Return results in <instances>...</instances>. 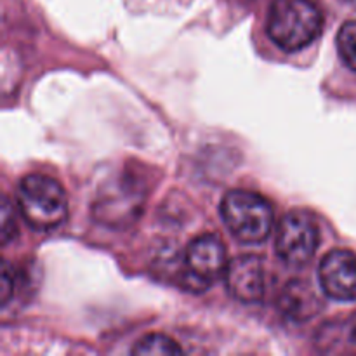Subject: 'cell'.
I'll return each instance as SVG.
<instances>
[{"label": "cell", "instance_id": "14", "mask_svg": "<svg viewBox=\"0 0 356 356\" xmlns=\"http://www.w3.org/2000/svg\"><path fill=\"white\" fill-rule=\"evenodd\" d=\"M348 334H350V339L356 344V313L353 318L350 320V327H348Z\"/></svg>", "mask_w": 356, "mask_h": 356}, {"label": "cell", "instance_id": "6", "mask_svg": "<svg viewBox=\"0 0 356 356\" xmlns=\"http://www.w3.org/2000/svg\"><path fill=\"white\" fill-rule=\"evenodd\" d=\"M320 287L334 301H356V254L332 250L325 254L318 268Z\"/></svg>", "mask_w": 356, "mask_h": 356}, {"label": "cell", "instance_id": "2", "mask_svg": "<svg viewBox=\"0 0 356 356\" xmlns=\"http://www.w3.org/2000/svg\"><path fill=\"white\" fill-rule=\"evenodd\" d=\"M17 207L37 232L59 228L68 218V198L56 179L40 174L26 176L17 186Z\"/></svg>", "mask_w": 356, "mask_h": 356}, {"label": "cell", "instance_id": "4", "mask_svg": "<svg viewBox=\"0 0 356 356\" xmlns=\"http://www.w3.org/2000/svg\"><path fill=\"white\" fill-rule=\"evenodd\" d=\"M320 245V228L306 211L287 212L278 222L277 254L285 264L305 266L313 259Z\"/></svg>", "mask_w": 356, "mask_h": 356}, {"label": "cell", "instance_id": "1", "mask_svg": "<svg viewBox=\"0 0 356 356\" xmlns=\"http://www.w3.org/2000/svg\"><path fill=\"white\" fill-rule=\"evenodd\" d=\"M322 13L309 0H275L268 10V35L287 52L308 47L322 33Z\"/></svg>", "mask_w": 356, "mask_h": 356}, {"label": "cell", "instance_id": "8", "mask_svg": "<svg viewBox=\"0 0 356 356\" xmlns=\"http://www.w3.org/2000/svg\"><path fill=\"white\" fill-rule=\"evenodd\" d=\"M226 289L236 301L257 302L263 299L266 291L264 264L257 256H240L228 263L225 271Z\"/></svg>", "mask_w": 356, "mask_h": 356}, {"label": "cell", "instance_id": "3", "mask_svg": "<svg viewBox=\"0 0 356 356\" xmlns=\"http://www.w3.org/2000/svg\"><path fill=\"white\" fill-rule=\"evenodd\" d=\"M221 216L229 233L243 243L264 242L275 222L270 202L247 190L228 191L221 202Z\"/></svg>", "mask_w": 356, "mask_h": 356}, {"label": "cell", "instance_id": "9", "mask_svg": "<svg viewBox=\"0 0 356 356\" xmlns=\"http://www.w3.org/2000/svg\"><path fill=\"white\" fill-rule=\"evenodd\" d=\"M280 308L289 318L296 322H305L313 318L322 308V299L315 292V289L305 280L289 282L280 298Z\"/></svg>", "mask_w": 356, "mask_h": 356}, {"label": "cell", "instance_id": "13", "mask_svg": "<svg viewBox=\"0 0 356 356\" xmlns=\"http://www.w3.org/2000/svg\"><path fill=\"white\" fill-rule=\"evenodd\" d=\"M14 271H10L9 263L3 264V271H2V302L7 305L9 302L10 294L14 292Z\"/></svg>", "mask_w": 356, "mask_h": 356}, {"label": "cell", "instance_id": "7", "mask_svg": "<svg viewBox=\"0 0 356 356\" xmlns=\"http://www.w3.org/2000/svg\"><path fill=\"white\" fill-rule=\"evenodd\" d=\"M141 205L143 198L136 188L110 184V188L101 191V197L94 202V219L110 228H122L141 216Z\"/></svg>", "mask_w": 356, "mask_h": 356}, {"label": "cell", "instance_id": "11", "mask_svg": "<svg viewBox=\"0 0 356 356\" xmlns=\"http://www.w3.org/2000/svg\"><path fill=\"white\" fill-rule=\"evenodd\" d=\"M337 51L341 59L356 72V19L348 21L337 33Z\"/></svg>", "mask_w": 356, "mask_h": 356}, {"label": "cell", "instance_id": "12", "mask_svg": "<svg viewBox=\"0 0 356 356\" xmlns=\"http://www.w3.org/2000/svg\"><path fill=\"white\" fill-rule=\"evenodd\" d=\"M16 235V216L10 209L9 200H3L2 207V242L7 243Z\"/></svg>", "mask_w": 356, "mask_h": 356}, {"label": "cell", "instance_id": "10", "mask_svg": "<svg viewBox=\"0 0 356 356\" xmlns=\"http://www.w3.org/2000/svg\"><path fill=\"white\" fill-rule=\"evenodd\" d=\"M181 346L163 334H148L132 348L134 355H179Z\"/></svg>", "mask_w": 356, "mask_h": 356}, {"label": "cell", "instance_id": "5", "mask_svg": "<svg viewBox=\"0 0 356 356\" xmlns=\"http://www.w3.org/2000/svg\"><path fill=\"white\" fill-rule=\"evenodd\" d=\"M184 266L181 285L193 292H202L221 275H225L228 259L221 240L214 235H202L191 240L184 252Z\"/></svg>", "mask_w": 356, "mask_h": 356}, {"label": "cell", "instance_id": "15", "mask_svg": "<svg viewBox=\"0 0 356 356\" xmlns=\"http://www.w3.org/2000/svg\"><path fill=\"white\" fill-rule=\"evenodd\" d=\"M346 2H351V0H346Z\"/></svg>", "mask_w": 356, "mask_h": 356}]
</instances>
